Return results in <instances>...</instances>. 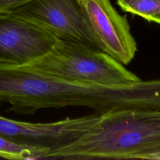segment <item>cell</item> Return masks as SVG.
<instances>
[{"label": "cell", "instance_id": "6da1fadb", "mask_svg": "<svg viewBox=\"0 0 160 160\" xmlns=\"http://www.w3.org/2000/svg\"><path fill=\"white\" fill-rule=\"evenodd\" d=\"M95 129L42 159H146L160 151V109L98 113Z\"/></svg>", "mask_w": 160, "mask_h": 160}, {"label": "cell", "instance_id": "7a4b0ae2", "mask_svg": "<svg viewBox=\"0 0 160 160\" xmlns=\"http://www.w3.org/2000/svg\"><path fill=\"white\" fill-rule=\"evenodd\" d=\"M101 84L67 81L24 66L0 62V102L7 111L34 115L44 108L81 106L101 111Z\"/></svg>", "mask_w": 160, "mask_h": 160}, {"label": "cell", "instance_id": "3957f363", "mask_svg": "<svg viewBox=\"0 0 160 160\" xmlns=\"http://www.w3.org/2000/svg\"><path fill=\"white\" fill-rule=\"evenodd\" d=\"M22 66L74 82L111 85L141 80L99 48L59 39L44 56Z\"/></svg>", "mask_w": 160, "mask_h": 160}, {"label": "cell", "instance_id": "277c9868", "mask_svg": "<svg viewBox=\"0 0 160 160\" xmlns=\"http://www.w3.org/2000/svg\"><path fill=\"white\" fill-rule=\"evenodd\" d=\"M11 12L58 39L98 48L79 0H31Z\"/></svg>", "mask_w": 160, "mask_h": 160}, {"label": "cell", "instance_id": "5b68a950", "mask_svg": "<svg viewBox=\"0 0 160 160\" xmlns=\"http://www.w3.org/2000/svg\"><path fill=\"white\" fill-rule=\"evenodd\" d=\"M97 114L46 123L22 122L0 116V136L18 144L44 149L47 154L92 132L96 126Z\"/></svg>", "mask_w": 160, "mask_h": 160}, {"label": "cell", "instance_id": "8992f818", "mask_svg": "<svg viewBox=\"0 0 160 160\" xmlns=\"http://www.w3.org/2000/svg\"><path fill=\"white\" fill-rule=\"evenodd\" d=\"M98 48L123 65L129 64L137 51L125 16L110 0H79Z\"/></svg>", "mask_w": 160, "mask_h": 160}, {"label": "cell", "instance_id": "52a82bcc", "mask_svg": "<svg viewBox=\"0 0 160 160\" xmlns=\"http://www.w3.org/2000/svg\"><path fill=\"white\" fill-rule=\"evenodd\" d=\"M58 39L12 12L0 13V62L26 65L44 56Z\"/></svg>", "mask_w": 160, "mask_h": 160}, {"label": "cell", "instance_id": "ba28073f", "mask_svg": "<svg viewBox=\"0 0 160 160\" xmlns=\"http://www.w3.org/2000/svg\"><path fill=\"white\" fill-rule=\"evenodd\" d=\"M44 149L12 142L0 136V157L8 159H42Z\"/></svg>", "mask_w": 160, "mask_h": 160}, {"label": "cell", "instance_id": "9c48e42d", "mask_svg": "<svg viewBox=\"0 0 160 160\" xmlns=\"http://www.w3.org/2000/svg\"><path fill=\"white\" fill-rule=\"evenodd\" d=\"M117 4L124 12L148 21L160 22V0H117Z\"/></svg>", "mask_w": 160, "mask_h": 160}, {"label": "cell", "instance_id": "30bf717a", "mask_svg": "<svg viewBox=\"0 0 160 160\" xmlns=\"http://www.w3.org/2000/svg\"><path fill=\"white\" fill-rule=\"evenodd\" d=\"M31 0H0V13H10Z\"/></svg>", "mask_w": 160, "mask_h": 160}, {"label": "cell", "instance_id": "8fae6325", "mask_svg": "<svg viewBox=\"0 0 160 160\" xmlns=\"http://www.w3.org/2000/svg\"><path fill=\"white\" fill-rule=\"evenodd\" d=\"M159 24H160V22H159Z\"/></svg>", "mask_w": 160, "mask_h": 160}]
</instances>
